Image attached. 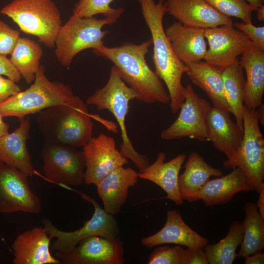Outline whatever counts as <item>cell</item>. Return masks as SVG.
<instances>
[{
    "label": "cell",
    "instance_id": "5",
    "mask_svg": "<svg viewBox=\"0 0 264 264\" xmlns=\"http://www.w3.org/2000/svg\"><path fill=\"white\" fill-rule=\"evenodd\" d=\"M134 98V92L122 80L112 66L107 83L88 96L86 102L95 106L98 110H108L114 116L121 132L122 142L120 151L132 162L139 172L150 165V160L135 150L126 129L125 120L129 112V103Z\"/></svg>",
    "mask_w": 264,
    "mask_h": 264
},
{
    "label": "cell",
    "instance_id": "2",
    "mask_svg": "<svg viewBox=\"0 0 264 264\" xmlns=\"http://www.w3.org/2000/svg\"><path fill=\"white\" fill-rule=\"evenodd\" d=\"M141 13L151 34L153 45V61L155 72L167 87L172 112L176 113L185 100V88L181 83L186 66L175 54L163 27L167 13L165 1L138 0Z\"/></svg>",
    "mask_w": 264,
    "mask_h": 264
},
{
    "label": "cell",
    "instance_id": "18",
    "mask_svg": "<svg viewBox=\"0 0 264 264\" xmlns=\"http://www.w3.org/2000/svg\"><path fill=\"white\" fill-rule=\"evenodd\" d=\"M52 238L44 227L35 226L19 234L12 244L14 264H60L50 251Z\"/></svg>",
    "mask_w": 264,
    "mask_h": 264
},
{
    "label": "cell",
    "instance_id": "19",
    "mask_svg": "<svg viewBox=\"0 0 264 264\" xmlns=\"http://www.w3.org/2000/svg\"><path fill=\"white\" fill-rule=\"evenodd\" d=\"M138 173L131 167H118L96 184L97 193L102 199L104 209L115 215L120 213L125 204L131 187L138 182Z\"/></svg>",
    "mask_w": 264,
    "mask_h": 264
},
{
    "label": "cell",
    "instance_id": "12",
    "mask_svg": "<svg viewBox=\"0 0 264 264\" xmlns=\"http://www.w3.org/2000/svg\"><path fill=\"white\" fill-rule=\"evenodd\" d=\"M212 107L190 85L185 87V100L176 120L160 133L161 138L171 140L185 137L207 140V119Z\"/></svg>",
    "mask_w": 264,
    "mask_h": 264
},
{
    "label": "cell",
    "instance_id": "38",
    "mask_svg": "<svg viewBox=\"0 0 264 264\" xmlns=\"http://www.w3.org/2000/svg\"><path fill=\"white\" fill-rule=\"evenodd\" d=\"M22 91L21 88L16 83L0 75V104L9 97Z\"/></svg>",
    "mask_w": 264,
    "mask_h": 264
},
{
    "label": "cell",
    "instance_id": "3",
    "mask_svg": "<svg viewBox=\"0 0 264 264\" xmlns=\"http://www.w3.org/2000/svg\"><path fill=\"white\" fill-rule=\"evenodd\" d=\"M44 72V66L41 65L33 84L29 88L0 104V113L3 117H15L20 120L28 115L55 106H87L81 98L74 94L70 85L51 81Z\"/></svg>",
    "mask_w": 264,
    "mask_h": 264
},
{
    "label": "cell",
    "instance_id": "45",
    "mask_svg": "<svg viewBox=\"0 0 264 264\" xmlns=\"http://www.w3.org/2000/svg\"><path fill=\"white\" fill-rule=\"evenodd\" d=\"M250 5L258 9L261 5L263 4L264 0H246Z\"/></svg>",
    "mask_w": 264,
    "mask_h": 264
},
{
    "label": "cell",
    "instance_id": "32",
    "mask_svg": "<svg viewBox=\"0 0 264 264\" xmlns=\"http://www.w3.org/2000/svg\"><path fill=\"white\" fill-rule=\"evenodd\" d=\"M114 0H79L74 5L73 14L81 17L90 18L102 14L104 18L116 22L123 13L122 7L113 8L110 3Z\"/></svg>",
    "mask_w": 264,
    "mask_h": 264
},
{
    "label": "cell",
    "instance_id": "24",
    "mask_svg": "<svg viewBox=\"0 0 264 264\" xmlns=\"http://www.w3.org/2000/svg\"><path fill=\"white\" fill-rule=\"evenodd\" d=\"M186 158L185 154H180L165 162L166 154L161 152L153 164L138 173V177L156 184L166 192L167 196L164 198L177 205H181L183 200L179 194L178 176Z\"/></svg>",
    "mask_w": 264,
    "mask_h": 264
},
{
    "label": "cell",
    "instance_id": "4",
    "mask_svg": "<svg viewBox=\"0 0 264 264\" xmlns=\"http://www.w3.org/2000/svg\"><path fill=\"white\" fill-rule=\"evenodd\" d=\"M36 122L45 143L77 148L92 137L93 124L87 106L51 107L39 112Z\"/></svg>",
    "mask_w": 264,
    "mask_h": 264
},
{
    "label": "cell",
    "instance_id": "23",
    "mask_svg": "<svg viewBox=\"0 0 264 264\" xmlns=\"http://www.w3.org/2000/svg\"><path fill=\"white\" fill-rule=\"evenodd\" d=\"M253 190L244 173L236 167L226 175L210 179L193 195V200H202L206 206H213L228 203L239 192Z\"/></svg>",
    "mask_w": 264,
    "mask_h": 264
},
{
    "label": "cell",
    "instance_id": "41",
    "mask_svg": "<svg viewBox=\"0 0 264 264\" xmlns=\"http://www.w3.org/2000/svg\"><path fill=\"white\" fill-rule=\"evenodd\" d=\"M258 193L259 196L256 205L259 213L264 218V186L261 188Z\"/></svg>",
    "mask_w": 264,
    "mask_h": 264
},
{
    "label": "cell",
    "instance_id": "13",
    "mask_svg": "<svg viewBox=\"0 0 264 264\" xmlns=\"http://www.w3.org/2000/svg\"><path fill=\"white\" fill-rule=\"evenodd\" d=\"M124 252L118 237L92 236L80 241L70 251L56 254L63 264H123Z\"/></svg>",
    "mask_w": 264,
    "mask_h": 264
},
{
    "label": "cell",
    "instance_id": "15",
    "mask_svg": "<svg viewBox=\"0 0 264 264\" xmlns=\"http://www.w3.org/2000/svg\"><path fill=\"white\" fill-rule=\"evenodd\" d=\"M204 34L209 48L204 60L222 71L235 63L251 42L232 25L206 28Z\"/></svg>",
    "mask_w": 264,
    "mask_h": 264
},
{
    "label": "cell",
    "instance_id": "11",
    "mask_svg": "<svg viewBox=\"0 0 264 264\" xmlns=\"http://www.w3.org/2000/svg\"><path fill=\"white\" fill-rule=\"evenodd\" d=\"M42 208L41 199L31 189L28 176L17 168L0 161V213L38 214Z\"/></svg>",
    "mask_w": 264,
    "mask_h": 264
},
{
    "label": "cell",
    "instance_id": "9",
    "mask_svg": "<svg viewBox=\"0 0 264 264\" xmlns=\"http://www.w3.org/2000/svg\"><path fill=\"white\" fill-rule=\"evenodd\" d=\"M77 192L85 200L91 203L94 213L90 219L86 221L80 228L72 231H64L57 228L47 218L42 220V222L47 234L56 238L51 248L60 253L70 251L82 240L92 236H100L111 239L118 237L119 230L113 216L106 212L93 198L81 192Z\"/></svg>",
    "mask_w": 264,
    "mask_h": 264
},
{
    "label": "cell",
    "instance_id": "26",
    "mask_svg": "<svg viewBox=\"0 0 264 264\" xmlns=\"http://www.w3.org/2000/svg\"><path fill=\"white\" fill-rule=\"evenodd\" d=\"M185 73L191 82L203 90L212 101L214 106L230 113L225 99L222 70L207 63H186Z\"/></svg>",
    "mask_w": 264,
    "mask_h": 264
},
{
    "label": "cell",
    "instance_id": "39",
    "mask_svg": "<svg viewBox=\"0 0 264 264\" xmlns=\"http://www.w3.org/2000/svg\"><path fill=\"white\" fill-rule=\"evenodd\" d=\"M0 75H4L14 82L20 81L22 76L9 59L0 54Z\"/></svg>",
    "mask_w": 264,
    "mask_h": 264
},
{
    "label": "cell",
    "instance_id": "25",
    "mask_svg": "<svg viewBox=\"0 0 264 264\" xmlns=\"http://www.w3.org/2000/svg\"><path fill=\"white\" fill-rule=\"evenodd\" d=\"M239 61L246 73L244 106L256 110L262 104L264 93V50L252 42Z\"/></svg>",
    "mask_w": 264,
    "mask_h": 264
},
{
    "label": "cell",
    "instance_id": "21",
    "mask_svg": "<svg viewBox=\"0 0 264 264\" xmlns=\"http://www.w3.org/2000/svg\"><path fill=\"white\" fill-rule=\"evenodd\" d=\"M142 244L152 248L160 244L173 243L187 247H204L208 240L191 228L176 210L168 211L163 227L155 234L141 239Z\"/></svg>",
    "mask_w": 264,
    "mask_h": 264
},
{
    "label": "cell",
    "instance_id": "20",
    "mask_svg": "<svg viewBox=\"0 0 264 264\" xmlns=\"http://www.w3.org/2000/svg\"><path fill=\"white\" fill-rule=\"evenodd\" d=\"M165 32L176 57L184 64L204 59L207 50L204 29L177 22L167 27Z\"/></svg>",
    "mask_w": 264,
    "mask_h": 264
},
{
    "label": "cell",
    "instance_id": "8",
    "mask_svg": "<svg viewBox=\"0 0 264 264\" xmlns=\"http://www.w3.org/2000/svg\"><path fill=\"white\" fill-rule=\"evenodd\" d=\"M259 123L257 110L244 107L242 144L233 159L223 162L225 169L240 168L257 193L264 186V138Z\"/></svg>",
    "mask_w": 264,
    "mask_h": 264
},
{
    "label": "cell",
    "instance_id": "27",
    "mask_svg": "<svg viewBox=\"0 0 264 264\" xmlns=\"http://www.w3.org/2000/svg\"><path fill=\"white\" fill-rule=\"evenodd\" d=\"M184 168V172L178 176V188L182 199L189 202H193V195L201 189L211 176L223 175L220 169L210 166L196 152L190 154Z\"/></svg>",
    "mask_w": 264,
    "mask_h": 264
},
{
    "label": "cell",
    "instance_id": "28",
    "mask_svg": "<svg viewBox=\"0 0 264 264\" xmlns=\"http://www.w3.org/2000/svg\"><path fill=\"white\" fill-rule=\"evenodd\" d=\"M225 99L236 123L243 129L245 78L239 61L222 71Z\"/></svg>",
    "mask_w": 264,
    "mask_h": 264
},
{
    "label": "cell",
    "instance_id": "35",
    "mask_svg": "<svg viewBox=\"0 0 264 264\" xmlns=\"http://www.w3.org/2000/svg\"><path fill=\"white\" fill-rule=\"evenodd\" d=\"M20 37V32L0 20V54L10 55Z\"/></svg>",
    "mask_w": 264,
    "mask_h": 264
},
{
    "label": "cell",
    "instance_id": "42",
    "mask_svg": "<svg viewBox=\"0 0 264 264\" xmlns=\"http://www.w3.org/2000/svg\"><path fill=\"white\" fill-rule=\"evenodd\" d=\"M3 117L0 113V137L9 132V125L3 121Z\"/></svg>",
    "mask_w": 264,
    "mask_h": 264
},
{
    "label": "cell",
    "instance_id": "37",
    "mask_svg": "<svg viewBox=\"0 0 264 264\" xmlns=\"http://www.w3.org/2000/svg\"><path fill=\"white\" fill-rule=\"evenodd\" d=\"M205 251L203 247H188L184 250L180 264H208Z\"/></svg>",
    "mask_w": 264,
    "mask_h": 264
},
{
    "label": "cell",
    "instance_id": "29",
    "mask_svg": "<svg viewBox=\"0 0 264 264\" xmlns=\"http://www.w3.org/2000/svg\"><path fill=\"white\" fill-rule=\"evenodd\" d=\"M243 210L245 218L242 222L243 235L236 257L243 258L261 251L264 247V218L254 202L246 203Z\"/></svg>",
    "mask_w": 264,
    "mask_h": 264
},
{
    "label": "cell",
    "instance_id": "7",
    "mask_svg": "<svg viewBox=\"0 0 264 264\" xmlns=\"http://www.w3.org/2000/svg\"><path fill=\"white\" fill-rule=\"evenodd\" d=\"M116 22L104 17L84 18L73 14L62 25L56 36L55 53L57 60L69 68L75 56L82 51L104 45L103 39L109 31H103L102 27Z\"/></svg>",
    "mask_w": 264,
    "mask_h": 264
},
{
    "label": "cell",
    "instance_id": "1",
    "mask_svg": "<svg viewBox=\"0 0 264 264\" xmlns=\"http://www.w3.org/2000/svg\"><path fill=\"white\" fill-rule=\"evenodd\" d=\"M152 44L151 38L140 44L127 42L112 47L104 45L92 52L112 63L121 78L132 89L139 101L167 104L170 101L169 93L146 60Z\"/></svg>",
    "mask_w": 264,
    "mask_h": 264
},
{
    "label": "cell",
    "instance_id": "22",
    "mask_svg": "<svg viewBox=\"0 0 264 264\" xmlns=\"http://www.w3.org/2000/svg\"><path fill=\"white\" fill-rule=\"evenodd\" d=\"M20 122L19 126L13 132L0 137V161L32 177L36 171L26 145L30 138V119L23 118Z\"/></svg>",
    "mask_w": 264,
    "mask_h": 264
},
{
    "label": "cell",
    "instance_id": "16",
    "mask_svg": "<svg viewBox=\"0 0 264 264\" xmlns=\"http://www.w3.org/2000/svg\"><path fill=\"white\" fill-rule=\"evenodd\" d=\"M165 3L167 13L187 26L206 29L233 24L230 17L205 0H166Z\"/></svg>",
    "mask_w": 264,
    "mask_h": 264
},
{
    "label": "cell",
    "instance_id": "30",
    "mask_svg": "<svg viewBox=\"0 0 264 264\" xmlns=\"http://www.w3.org/2000/svg\"><path fill=\"white\" fill-rule=\"evenodd\" d=\"M43 53L42 48L35 41L20 37L10 54L11 62L27 84L35 80Z\"/></svg>",
    "mask_w": 264,
    "mask_h": 264
},
{
    "label": "cell",
    "instance_id": "10",
    "mask_svg": "<svg viewBox=\"0 0 264 264\" xmlns=\"http://www.w3.org/2000/svg\"><path fill=\"white\" fill-rule=\"evenodd\" d=\"M45 178L63 187L84 181L86 159L83 151L72 147L45 143L41 151Z\"/></svg>",
    "mask_w": 264,
    "mask_h": 264
},
{
    "label": "cell",
    "instance_id": "43",
    "mask_svg": "<svg viewBox=\"0 0 264 264\" xmlns=\"http://www.w3.org/2000/svg\"><path fill=\"white\" fill-rule=\"evenodd\" d=\"M258 113L260 123L264 125V105L262 104L258 109H256Z\"/></svg>",
    "mask_w": 264,
    "mask_h": 264
},
{
    "label": "cell",
    "instance_id": "34",
    "mask_svg": "<svg viewBox=\"0 0 264 264\" xmlns=\"http://www.w3.org/2000/svg\"><path fill=\"white\" fill-rule=\"evenodd\" d=\"M183 248L180 246H163L155 248L148 258V264H180Z\"/></svg>",
    "mask_w": 264,
    "mask_h": 264
},
{
    "label": "cell",
    "instance_id": "40",
    "mask_svg": "<svg viewBox=\"0 0 264 264\" xmlns=\"http://www.w3.org/2000/svg\"><path fill=\"white\" fill-rule=\"evenodd\" d=\"M245 264H264V254L262 251L243 257Z\"/></svg>",
    "mask_w": 264,
    "mask_h": 264
},
{
    "label": "cell",
    "instance_id": "36",
    "mask_svg": "<svg viewBox=\"0 0 264 264\" xmlns=\"http://www.w3.org/2000/svg\"><path fill=\"white\" fill-rule=\"evenodd\" d=\"M234 26L246 35L250 40L259 47L264 50V26H256L252 22L234 23Z\"/></svg>",
    "mask_w": 264,
    "mask_h": 264
},
{
    "label": "cell",
    "instance_id": "14",
    "mask_svg": "<svg viewBox=\"0 0 264 264\" xmlns=\"http://www.w3.org/2000/svg\"><path fill=\"white\" fill-rule=\"evenodd\" d=\"M83 147L86 159L84 181L87 184H97L110 172L128 162L116 148L114 139L104 133L92 137Z\"/></svg>",
    "mask_w": 264,
    "mask_h": 264
},
{
    "label": "cell",
    "instance_id": "33",
    "mask_svg": "<svg viewBox=\"0 0 264 264\" xmlns=\"http://www.w3.org/2000/svg\"><path fill=\"white\" fill-rule=\"evenodd\" d=\"M205 0L222 14L239 18L243 22H252V13L257 11L246 0Z\"/></svg>",
    "mask_w": 264,
    "mask_h": 264
},
{
    "label": "cell",
    "instance_id": "17",
    "mask_svg": "<svg viewBox=\"0 0 264 264\" xmlns=\"http://www.w3.org/2000/svg\"><path fill=\"white\" fill-rule=\"evenodd\" d=\"M207 140L223 153L227 160L234 158L242 144L243 131L232 120L230 112L212 106L207 119Z\"/></svg>",
    "mask_w": 264,
    "mask_h": 264
},
{
    "label": "cell",
    "instance_id": "44",
    "mask_svg": "<svg viewBox=\"0 0 264 264\" xmlns=\"http://www.w3.org/2000/svg\"><path fill=\"white\" fill-rule=\"evenodd\" d=\"M257 19L261 22L264 21V5L262 4L258 8L257 10Z\"/></svg>",
    "mask_w": 264,
    "mask_h": 264
},
{
    "label": "cell",
    "instance_id": "6",
    "mask_svg": "<svg viewBox=\"0 0 264 264\" xmlns=\"http://www.w3.org/2000/svg\"><path fill=\"white\" fill-rule=\"evenodd\" d=\"M0 13L11 18L23 33L37 37L50 48L55 47L62 21L52 0H13Z\"/></svg>",
    "mask_w": 264,
    "mask_h": 264
},
{
    "label": "cell",
    "instance_id": "31",
    "mask_svg": "<svg viewBox=\"0 0 264 264\" xmlns=\"http://www.w3.org/2000/svg\"><path fill=\"white\" fill-rule=\"evenodd\" d=\"M243 235L242 222L233 221L224 238L215 244L208 243L203 247L209 264H233L236 257V249L241 244Z\"/></svg>",
    "mask_w": 264,
    "mask_h": 264
}]
</instances>
